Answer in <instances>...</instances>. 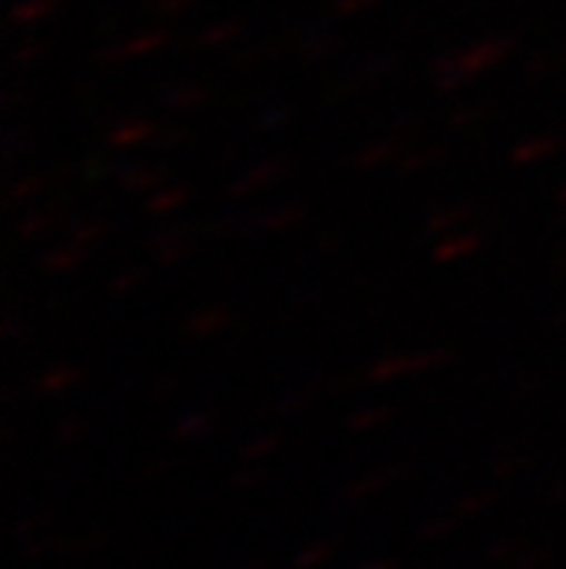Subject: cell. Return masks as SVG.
I'll return each mask as SVG.
<instances>
[{
    "instance_id": "4",
    "label": "cell",
    "mask_w": 566,
    "mask_h": 569,
    "mask_svg": "<svg viewBox=\"0 0 566 569\" xmlns=\"http://www.w3.org/2000/svg\"><path fill=\"white\" fill-rule=\"evenodd\" d=\"M464 522V518L460 515H456V511H445V515H435V518H430V522L424 526V529H419V540H441V537H449V532L456 529V526H460Z\"/></svg>"
},
{
    "instance_id": "7",
    "label": "cell",
    "mask_w": 566,
    "mask_h": 569,
    "mask_svg": "<svg viewBox=\"0 0 566 569\" xmlns=\"http://www.w3.org/2000/svg\"><path fill=\"white\" fill-rule=\"evenodd\" d=\"M548 566H552L548 548H526L519 559L512 562V569H548Z\"/></svg>"
},
{
    "instance_id": "3",
    "label": "cell",
    "mask_w": 566,
    "mask_h": 569,
    "mask_svg": "<svg viewBox=\"0 0 566 569\" xmlns=\"http://www.w3.org/2000/svg\"><path fill=\"white\" fill-rule=\"evenodd\" d=\"M493 503H497V492H493V489H475V492L460 496V500L453 503V511L460 515L464 522H467V518H478V515H486Z\"/></svg>"
},
{
    "instance_id": "8",
    "label": "cell",
    "mask_w": 566,
    "mask_h": 569,
    "mask_svg": "<svg viewBox=\"0 0 566 569\" xmlns=\"http://www.w3.org/2000/svg\"><path fill=\"white\" fill-rule=\"evenodd\" d=\"M276 452V438H261V441H250L244 448V463H261V459H269Z\"/></svg>"
},
{
    "instance_id": "9",
    "label": "cell",
    "mask_w": 566,
    "mask_h": 569,
    "mask_svg": "<svg viewBox=\"0 0 566 569\" xmlns=\"http://www.w3.org/2000/svg\"><path fill=\"white\" fill-rule=\"evenodd\" d=\"M526 467H529V459H519V456H508V459H497V463H493L497 478H519Z\"/></svg>"
},
{
    "instance_id": "10",
    "label": "cell",
    "mask_w": 566,
    "mask_h": 569,
    "mask_svg": "<svg viewBox=\"0 0 566 569\" xmlns=\"http://www.w3.org/2000/svg\"><path fill=\"white\" fill-rule=\"evenodd\" d=\"M556 500H566V481H552V489H548V503H556Z\"/></svg>"
},
{
    "instance_id": "5",
    "label": "cell",
    "mask_w": 566,
    "mask_h": 569,
    "mask_svg": "<svg viewBox=\"0 0 566 569\" xmlns=\"http://www.w3.org/2000/svg\"><path fill=\"white\" fill-rule=\"evenodd\" d=\"M265 481H269V470H265L261 463H247V470H236L228 486L239 489V492H250V489H261Z\"/></svg>"
},
{
    "instance_id": "11",
    "label": "cell",
    "mask_w": 566,
    "mask_h": 569,
    "mask_svg": "<svg viewBox=\"0 0 566 569\" xmlns=\"http://www.w3.org/2000/svg\"><path fill=\"white\" fill-rule=\"evenodd\" d=\"M357 569H394V566L387 559H368V562H360Z\"/></svg>"
},
{
    "instance_id": "6",
    "label": "cell",
    "mask_w": 566,
    "mask_h": 569,
    "mask_svg": "<svg viewBox=\"0 0 566 569\" xmlns=\"http://www.w3.org/2000/svg\"><path fill=\"white\" fill-rule=\"evenodd\" d=\"M529 548L526 540L519 537H508V540H497V543H489V551H486V559L489 562H504V559H519V555Z\"/></svg>"
},
{
    "instance_id": "2",
    "label": "cell",
    "mask_w": 566,
    "mask_h": 569,
    "mask_svg": "<svg viewBox=\"0 0 566 569\" xmlns=\"http://www.w3.org/2000/svg\"><path fill=\"white\" fill-rule=\"evenodd\" d=\"M335 551H339V543L335 540H312L295 555V569H324L335 559Z\"/></svg>"
},
{
    "instance_id": "13",
    "label": "cell",
    "mask_w": 566,
    "mask_h": 569,
    "mask_svg": "<svg viewBox=\"0 0 566 569\" xmlns=\"http://www.w3.org/2000/svg\"><path fill=\"white\" fill-rule=\"evenodd\" d=\"M371 422H379V416H365V419H357L354 427H371Z\"/></svg>"
},
{
    "instance_id": "1",
    "label": "cell",
    "mask_w": 566,
    "mask_h": 569,
    "mask_svg": "<svg viewBox=\"0 0 566 569\" xmlns=\"http://www.w3.org/2000/svg\"><path fill=\"white\" fill-rule=\"evenodd\" d=\"M397 478V470H368V475H360L357 481H349V486H342L339 500H368V496H376L379 489H387L390 481Z\"/></svg>"
},
{
    "instance_id": "12",
    "label": "cell",
    "mask_w": 566,
    "mask_h": 569,
    "mask_svg": "<svg viewBox=\"0 0 566 569\" xmlns=\"http://www.w3.org/2000/svg\"><path fill=\"white\" fill-rule=\"evenodd\" d=\"M239 569H269V559H250V562H244Z\"/></svg>"
}]
</instances>
